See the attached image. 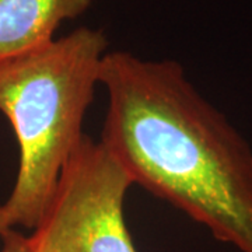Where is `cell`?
Returning <instances> with one entry per match:
<instances>
[{"instance_id":"1","label":"cell","mask_w":252,"mask_h":252,"mask_svg":"<svg viewBox=\"0 0 252 252\" xmlns=\"http://www.w3.org/2000/svg\"><path fill=\"white\" fill-rule=\"evenodd\" d=\"M101 143L133 185L187 213L213 237L252 252V150L175 61L107 52Z\"/></svg>"},{"instance_id":"2","label":"cell","mask_w":252,"mask_h":252,"mask_svg":"<svg viewBox=\"0 0 252 252\" xmlns=\"http://www.w3.org/2000/svg\"><path fill=\"white\" fill-rule=\"evenodd\" d=\"M108 38L79 27L0 62V112L20 147L14 188L3 205L11 225L34 230L64 165L83 142V122L99 84Z\"/></svg>"},{"instance_id":"3","label":"cell","mask_w":252,"mask_h":252,"mask_svg":"<svg viewBox=\"0 0 252 252\" xmlns=\"http://www.w3.org/2000/svg\"><path fill=\"white\" fill-rule=\"evenodd\" d=\"M132 185L108 149L86 135L27 237L31 252H137L124 216Z\"/></svg>"},{"instance_id":"4","label":"cell","mask_w":252,"mask_h":252,"mask_svg":"<svg viewBox=\"0 0 252 252\" xmlns=\"http://www.w3.org/2000/svg\"><path fill=\"white\" fill-rule=\"evenodd\" d=\"M95 0H0V62L54 41L63 21L74 20Z\"/></svg>"},{"instance_id":"5","label":"cell","mask_w":252,"mask_h":252,"mask_svg":"<svg viewBox=\"0 0 252 252\" xmlns=\"http://www.w3.org/2000/svg\"><path fill=\"white\" fill-rule=\"evenodd\" d=\"M3 245L0 252H31L27 237L14 231L13 228L1 235Z\"/></svg>"},{"instance_id":"6","label":"cell","mask_w":252,"mask_h":252,"mask_svg":"<svg viewBox=\"0 0 252 252\" xmlns=\"http://www.w3.org/2000/svg\"><path fill=\"white\" fill-rule=\"evenodd\" d=\"M11 228H13V225H11V221L7 216V212H6L3 205H0V237Z\"/></svg>"}]
</instances>
